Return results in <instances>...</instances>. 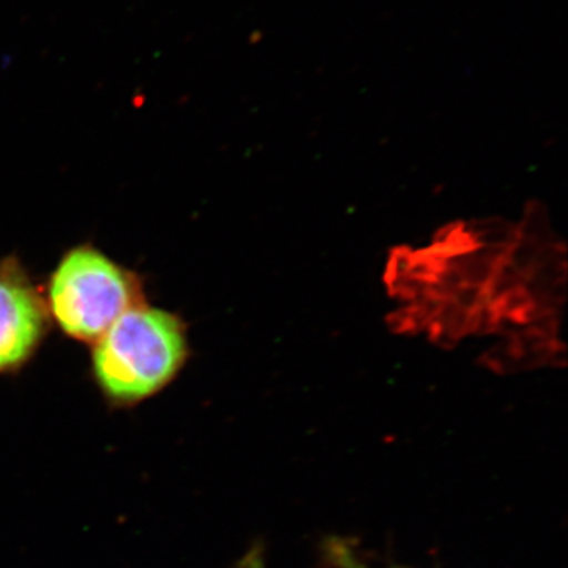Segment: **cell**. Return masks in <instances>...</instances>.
<instances>
[{
    "label": "cell",
    "mask_w": 568,
    "mask_h": 568,
    "mask_svg": "<svg viewBox=\"0 0 568 568\" xmlns=\"http://www.w3.org/2000/svg\"><path fill=\"white\" fill-rule=\"evenodd\" d=\"M189 357L185 325L178 316L136 305L95 342L93 376L114 405L132 406L166 387Z\"/></svg>",
    "instance_id": "1"
},
{
    "label": "cell",
    "mask_w": 568,
    "mask_h": 568,
    "mask_svg": "<svg viewBox=\"0 0 568 568\" xmlns=\"http://www.w3.org/2000/svg\"><path fill=\"white\" fill-rule=\"evenodd\" d=\"M48 327L47 306L18 265H0V373L32 357Z\"/></svg>",
    "instance_id": "3"
},
{
    "label": "cell",
    "mask_w": 568,
    "mask_h": 568,
    "mask_svg": "<svg viewBox=\"0 0 568 568\" xmlns=\"http://www.w3.org/2000/svg\"><path fill=\"white\" fill-rule=\"evenodd\" d=\"M327 556L332 566L335 568H375L358 558L357 552L343 540H332L331 544L327 545Z\"/></svg>",
    "instance_id": "4"
},
{
    "label": "cell",
    "mask_w": 568,
    "mask_h": 568,
    "mask_svg": "<svg viewBox=\"0 0 568 568\" xmlns=\"http://www.w3.org/2000/svg\"><path fill=\"white\" fill-rule=\"evenodd\" d=\"M138 297L136 278L89 245L67 253L51 276V315L67 335L80 342H97L138 305Z\"/></svg>",
    "instance_id": "2"
},
{
    "label": "cell",
    "mask_w": 568,
    "mask_h": 568,
    "mask_svg": "<svg viewBox=\"0 0 568 568\" xmlns=\"http://www.w3.org/2000/svg\"><path fill=\"white\" fill-rule=\"evenodd\" d=\"M239 568H265L263 555L260 551L250 552L248 556L241 562V567Z\"/></svg>",
    "instance_id": "5"
}]
</instances>
